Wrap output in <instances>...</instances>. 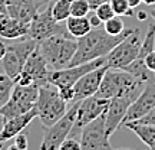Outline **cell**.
<instances>
[{
	"instance_id": "cell-1",
	"label": "cell",
	"mask_w": 155,
	"mask_h": 150,
	"mask_svg": "<svg viewBox=\"0 0 155 150\" xmlns=\"http://www.w3.org/2000/svg\"><path fill=\"white\" fill-rule=\"evenodd\" d=\"M134 29H125L121 35H109L104 28H92L91 32L85 36L78 39V48L73 55L71 65H79L85 62L94 61L101 56H106L116 45L129 33H132Z\"/></svg>"
},
{
	"instance_id": "cell-2",
	"label": "cell",
	"mask_w": 155,
	"mask_h": 150,
	"mask_svg": "<svg viewBox=\"0 0 155 150\" xmlns=\"http://www.w3.org/2000/svg\"><path fill=\"white\" fill-rule=\"evenodd\" d=\"M38 48L50 69H63L71 65L78 48V40L69 33H58L39 42Z\"/></svg>"
},
{
	"instance_id": "cell-3",
	"label": "cell",
	"mask_w": 155,
	"mask_h": 150,
	"mask_svg": "<svg viewBox=\"0 0 155 150\" xmlns=\"http://www.w3.org/2000/svg\"><path fill=\"white\" fill-rule=\"evenodd\" d=\"M66 101L59 94V91L53 84L46 82L39 87L38 100L35 104V108L38 111V117L40 123L43 124V128L53 126L63 114L68 111Z\"/></svg>"
},
{
	"instance_id": "cell-4",
	"label": "cell",
	"mask_w": 155,
	"mask_h": 150,
	"mask_svg": "<svg viewBox=\"0 0 155 150\" xmlns=\"http://www.w3.org/2000/svg\"><path fill=\"white\" fill-rule=\"evenodd\" d=\"M38 94H39L38 84H30V85L15 84L9 100L0 107L2 121H6V120H9L12 117L20 116V114L30 111L35 107V104H36Z\"/></svg>"
},
{
	"instance_id": "cell-5",
	"label": "cell",
	"mask_w": 155,
	"mask_h": 150,
	"mask_svg": "<svg viewBox=\"0 0 155 150\" xmlns=\"http://www.w3.org/2000/svg\"><path fill=\"white\" fill-rule=\"evenodd\" d=\"M144 87L145 84L144 85H137V87L128 89V91L116 95V97H112L109 100V106H108V110L105 113V131L109 139H111L112 134L121 127L122 121H124V118L128 113V108L135 101V98L141 94Z\"/></svg>"
},
{
	"instance_id": "cell-6",
	"label": "cell",
	"mask_w": 155,
	"mask_h": 150,
	"mask_svg": "<svg viewBox=\"0 0 155 150\" xmlns=\"http://www.w3.org/2000/svg\"><path fill=\"white\" fill-rule=\"evenodd\" d=\"M36 46L38 42L29 36L20 38V40L13 42L10 45H6V54L2 59L6 75H9L15 81V78L22 72L28 58L36 49Z\"/></svg>"
},
{
	"instance_id": "cell-7",
	"label": "cell",
	"mask_w": 155,
	"mask_h": 150,
	"mask_svg": "<svg viewBox=\"0 0 155 150\" xmlns=\"http://www.w3.org/2000/svg\"><path fill=\"white\" fill-rule=\"evenodd\" d=\"M79 101L81 100H75L62 118H59L53 126L45 128V136L42 140V145H40L42 150H59L62 141L72 133L73 127H75Z\"/></svg>"
},
{
	"instance_id": "cell-8",
	"label": "cell",
	"mask_w": 155,
	"mask_h": 150,
	"mask_svg": "<svg viewBox=\"0 0 155 150\" xmlns=\"http://www.w3.org/2000/svg\"><path fill=\"white\" fill-rule=\"evenodd\" d=\"M141 44H142L141 30L134 29L132 33H129L127 38L122 39L106 55V65L111 69H122L124 67L129 65L132 61L137 59L141 49Z\"/></svg>"
},
{
	"instance_id": "cell-9",
	"label": "cell",
	"mask_w": 155,
	"mask_h": 150,
	"mask_svg": "<svg viewBox=\"0 0 155 150\" xmlns=\"http://www.w3.org/2000/svg\"><path fill=\"white\" fill-rule=\"evenodd\" d=\"M144 81H141L138 78H135L132 74L127 72V71H112L111 68L106 69L105 75L102 78V82L99 85V89L95 95H98L101 98L105 100H111L112 97L125 92L128 89L134 88L137 85H144Z\"/></svg>"
},
{
	"instance_id": "cell-10",
	"label": "cell",
	"mask_w": 155,
	"mask_h": 150,
	"mask_svg": "<svg viewBox=\"0 0 155 150\" xmlns=\"http://www.w3.org/2000/svg\"><path fill=\"white\" fill-rule=\"evenodd\" d=\"M58 33H69L66 29V25L62 26L61 22H56L52 15V2L45 5V9H39L36 16L32 19L29 25V38H32L36 42H42L49 36Z\"/></svg>"
},
{
	"instance_id": "cell-11",
	"label": "cell",
	"mask_w": 155,
	"mask_h": 150,
	"mask_svg": "<svg viewBox=\"0 0 155 150\" xmlns=\"http://www.w3.org/2000/svg\"><path fill=\"white\" fill-rule=\"evenodd\" d=\"M106 64V56L96 58L94 61L73 65V67H66L63 69H52L48 77V82L53 84L58 89L61 88H73V85L76 84L79 78L85 75L86 72L92 71L95 68H99Z\"/></svg>"
},
{
	"instance_id": "cell-12",
	"label": "cell",
	"mask_w": 155,
	"mask_h": 150,
	"mask_svg": "<svg viewBox=\"0 0 155 150\" xmlns=\"http://www.w3.org/2000/svg\"><path fill=\"white\" fill-rule=\"evenodd\" d=\"M81 150H104L111 149L109 137L105 131V114L88 123L81 130Z\"/></svg>"
},
{
	"instance_id": "cell-13",
	"label": "cell",
	"mask_w": 155,
	"mask_h": 150,
	"mask_svg": "<svg viewBox=\"0 0 155 150\" xmlns=\"http://www.w3.org/2000/svg\"><path fill=\"white\" fill-rule=\"evenodd\" d=\"M109 106V100L101 98L98 95H91L83 100L79 101V107H78L76 113V120H75V127L72 130V136L76 131H81L82 127H85L88 123L94 121L95 118L99 116L105 114Z\"/></svg>"
},
{
	"instance_id": "cell-14",
	"label": "cell",
	"mask_w": 155,
	"mask_h": 150,
	"mask_svg": "<svg viewBox=\"0 0 155 150\" xmlns=\"http://www.w3.org/2000/svg\"><path fill=\"white\" fill-rule=\"evenodd\" d=\"M155 106V84L154 81H148L145 84L144 89L141 91V94L135 98L131 107L128 108V113L122 124L127 121H135L139 120L141 117H144L151 108ZM121 124V126H122Z\"/></svg>"
},
{
	"instance_id": "cell-15",
	"label": "cell",
	"mask_w": 155,
	"mask_h": 150,
	"mask_svg": "<svg viewBox=\"0 0 155 150\" xmlns=\"http://www.w3.org/2000/svg\"><path fill=\"white\" fill-rule=\"evenodd\" d=\"M108 65H102L99 68H95L92 71L86 72L85 75L79 78L76 84L73 85V91H75V100H83L86 97L95 95L99 89V85L102 82V78L105 75Z\"/></svg>"
},
{
	"instance_id": "cell-16",
	"label": "cell",
	"mask_w": 155,
	"mask_h": 150,
	"mask_svg": "<svg viewBox=\"0 0 155 150\" xmlns=\"http://www.w3.org/2000/svg\"><path fill=\"white\" fill-rule=\"evenodd\" d=\"M36 117H38V111L33 107L30 111L20 114V116L12 117L9 120L3 121V127L0 130V147H2V145L5 141L13 140L19 133H22L23 130L32 123V120L36 118Z\"/></svg>"
},
{
	"instance_id": "cell-17",
	"label": "cell",
	"mask_w": 155,
	"mask_h": 150,
	"mask_svg": "<svg viewBox=\"0 0 155 150\" xmlns=\"http://www.w3.org/2000/svg\"><path fill=\"white\" fill-rule=\"evenodd\" d=\"M22 71L25 74H28L29 77L33 79V82L38 84L39 87H40V85L48 82V77H49V72L52 69L49 68L46 59L43 58V55L40 54L39 48L36 46V49L28 58V61H26Z\"/></svg>"
},
{
	"instance_id": "cell-18",
	"label": "cell",
	"mask_w": 155,
	"mask_h": 150,
	"mask_svg": "<svg viewBox=\"0 0 155 150\" xmlns=\"http://www.w3.org/2000/svg\"><path fill=\"white\" fill-rule=\"evenodd\" d=\"M29 25L5 15L0 19V36L5 39H20L29 35Z\"/></svg>"
},
{
	"instance_id": "cell-19",
	"label": "cell",
	"mask_w": 155,
	"mask_h": 150,
	"mask_svg": "<svg viewBox=\"0 0 155 150\" xmlns=\"http://www.w3.org/2000/svg\"><path fill=\"white\" fill-rule=\"evenodd\" d=\"M119 128H128L139 137V140L147 145L151 150H155V124H144L138 121H127Z\"/></svg>"
},
{
	"instance_id": "cell-20",
	"label": "cell",
	"mask_w": 155,
	"mask_h": 150,
	"mask_svg": "<svg viewBox=\"0 0 155 150\" xmlns=\"http://www.w3.org/2000/svg\"><path fill=\"white\" fill-rule=\"evenodd\" d=\"M66 29L69 35H72L75 39H79L91 32L92 25L86 16H69L66 19Z\"/></svg>"
},
{
	"instance_id": "cell-21",
	"label": "cell",
	"mask_w": 155,
	"mask_h": 150,
	"mask_svg": "<svg viewBox=\"0 0 155 150\" xmlns=\"http://www.w3.org/2000/svg\"><path fill=\"white\" fill-rule=\"evenodd\" d=\"M71 2L72 0H55L52 2V15L56 22H66L71 16Z\"/></svg>"
},
{
	"instance_id": "cell-22",
	"label": "cell",
	"mask_w": 155,
	"mask_h": 150,
	"mask_svg": "<svg viewBox=\"0 0 155 150\" xmlns=\"http://www.w3.org/2000/svg\"><path fill=\"white\" fill-rule=\"evenodd\" d=\"M13 87H15V81L9 75L0 74V107L9 100Z\"/></svg>"
},
{
	"instance_id": "cell-23",
	"label": "cell",
	"mask_w": 155,
	"mask_h": 150,
	"mask_svg": "<svg viewBox=\"0 0 155 150\" xmlns=\"http://www.w3.org/2000/svg\"><path fill=\"white\" fill-rule=\"evenodd\" d=\"M104 29H105L109 35H114V36H115V35H121L122 32L125 30L121 16H114V17H111L109 20L104 22Z\"/></svg>"
},
{
	"instance_id": "cell-24",
	"label": "cell",
	"mask_w": 155,
	"mask_h": 150,
	"mask_svg": "<svg viewBox=\"0 0 155 150\" xmlns=\"http://www.w3.org/2000/svg\"><path fill=\"white\" fill-rule=\"evenodd\" d=\"M116 16H134V9L129 6L128 0H109Z\"/></svg>"
},
{
	"instance_id": "cell-25",
	"label": "cell",
	"mask_w": 155,
	"mask_h": 150,
	"mask_svg": "<svg viewBox=\"0 0 155 150\" xmlns=\"http://www.w3.org/2000/svg\"><path fill=\"white\" fill-rule=\"evenodd\" d=\"M92 10L86 0H72L71 2V16H88Z\"/></svg>"
},
{
	"instance_id": "cell-26",
	"label": "cell",
	"mask_w": 155,
	"mask_h": 150,
	"mask_svg": "<svg viewBox=\"0 0 155 150\" xmlns=\"http://www.w3.org/2000/svg\"><path fill=\"white\" fill-rule=\"evenodd\" d=\"M95 15L101 19V22L104 23L106 22V20H109L111 17L116 16L115 12H114V9H112V6L109 2H106V3H102V5H99L96 9H95Z\"/></svg>"
},
{
	"instance_id": "cell-27",
	"label": "cell",
	"mask_w": 155,
	"mask_h": 150,
	"mask_svg": "<svg viewBox=\"0 0 155 150\" xmlns=\"http://www.w3.org/2000/svg\"><path fill=\"white\" fill-rule=\"evenodd\" d=\"M15 145L9 146V150H26L29 147V141H28V136L23 133H19L15 137Z\"/></svg>"
},
{
	"instance_id": "cell-28",
	"label": "cell",
	"mask_w": 155,
	"mask_h": 150,
	"mask_svg": "<svg viewBox=\"0 0 155 150\" xmlns=\"http://www.w3.org/2000/svg\"><path fill=\"white\" fill-rule=\"evenodd\" d=\"M59 150H81V141L76 140L75 137H69L62 141Z\"/></svg>"
},
{
	"instance_id": "cell-29",
	"label": "cell",
	"mask_w": 155,
	"mask_h": 150,
	"mask_svg": "<svg viewBox=\"0 0 155 150\" xmlns=\"http://www.w3.org/2000/svg\"><path fill=\"white\" fill-rule=\"evenodd\" d=\"M6 5L7 6H35L36 5L39 7H42L36 0H6Z\"/></svg>"
},
{
	"instance_id": "cell-30",
	"label": "cell",
	"mask_w": 155,
	"mask_h": 150,
	"mask_svg": "<svg viewBox=\"0 0 155 150\" xmlns=\"http://www.w3.org/2000/svg\"><path fill=\"white\" fill-rule=\"evenodd\" d=\"M138 123H144V124H155V106L147 113L144 117H141L139 120H135Z\"/></svg>"
},
{
	"instance_id": "cell-31",
	"label": "cell",
	"mask_w": 155,
	"mask_h": 150,
	"mask_svg": "<svg viewBox=\"0 0 155 150\" xmlns=\"http://www.w3.org/2000/svg\"><path fill=\"white\" fill-rule=\"evenodd\" d=\"M145 65H147V68L150 69L151 72H155V49L154 51H151L148 55L145 56Z\"/></svg>"
},
{
	"instance_id": "cell-32",
	"label": "cell",
	"mask_w": 155,
	"mask_h": 150,
	"mask_svg": "<svg viewBox=\"0 0 155 150\" xmlns=\"http://www.w3.org/2000/svg\"><path fill=\"white\" fill-rule=\"evenodd\" d=\"M86 2L89 3L91 9H92V10H95V9H96V7H98L99 5H102V3H106V2H109V0H86Z\"/></svg>"
},
{
	"instance_id": "cell-33",
	"label": "cell",
	"mask_w": 155,
	"mask_h": 150,
	"mask_svg": "<svg viewBox=\"0 0 155 150\" xmlns=\"http://www.w3.org/2000/svg\"><path fill=\"white\" fill-rule=\"evenodd\" d=\"M89 22H91V25H92V28H99L101 25H102L101 19L96 16V15H94V16L89 17Z\"/></svg>"
},
{
	"instance_id": "cell-34",
	"label": "cell",
	"mask_w": 155,
	"mask_h": 150,
	"mask_svg": "<svg viewBox=\"0 0 155 150\" xmlns=\"http://www.w3.org/2000/svg\"><path fill=\"white\" fill-rule=\"evenodd\" d=\"M147 16H148V13H147L145 10L137 12V19H138L139 22H144V20H147Z\"/></svg>"
},
{
	"instance_id": "cell-35",
	"label": "cell",
	"mask_w": 155,
	"mask_h": 150,
	"mask_svg": "<svg viewBox=\"0 0 155 150\" xmlns=\"http://www.w3.org/2000/svg\"><path fill=\"white\" fill-rule=\"evenodd\" d=\"M0 15H7V5H6V0H0Z\"/></svg>"
},
{
	"instance_id": "cell-36",
	"label": "cell",
	"mask_w": 155,
	"mask_h": 150,
	"mask_svg": "<svg viewBox=\"0 0 155 150\" xmlns=\"http://www.w3.org/2000/svg\"><path fill=\"white\" fill-rule=\"evenodd\" d=\"M5 54H6V45L0 40V61L3 59V56H5Z\"/></svg>"
},
{
	"instance_id": "cell-37",
	"label": "cell",
	"mask_w": 155,
	"mask_h": 150,
	"mask_svg": "<svg viewBox=\"0 0 155 150\" xmlns=\"http://www.w3.org/2000/svg\"><path fill=\"white\" fill-rule=\"evenodd\" d=\"M128 3H129V6H131L132 9H135L137 6H139L142 3V0H128Z\"/></svg>"
},
{
	"instance_id": "cell-38",
	"label": "cell",
	"mask_w": 155,
	"mask_h": 150,
	"mask_svg": "<svg viewBox=\"0 0 155 150\" xmlns=\"http://www.w3.org/2000/svg\"><path fill=\"white\" fill-rule=\"evenodd\" d=\"M39 5L40 6H43V5H48V3H50V2H55V0H36Z\"/></svg>"
},
{
	"instance_id": "cell-39",
	"label": "cell",
	"mask_w": 155,
	"mask_h": 150,
	"mask_svg": "<svg viewBox=\"0 0 155 150\" xmlns=\"http://www.w3.org/2000/svg\"><path fill=\"white\" fill-rule=\"evenodd\" d=\"M142 3H145L147 6H152L155 5V0H142Z\"/></svg>"
},
{
	"instance_id": "cell-40",
	"label": "cell",
	"mask_w": 155,
	"mask_h": 150,
	"mask_svg": "<svg viewBox=\"0 0 155 150\" xmlns=\"http://www.w3.org/2000/svg\"><path fill=\"white\" fill-rule=\"evenodd\" d=\"M148 12H150V16L155 20V9H151V10H148Z\"/></svg>"
},
{
	"instance_id": "cell-41",
	"label": "cell",
	"mask_w": 155,
	"mask_h": 150,
	"mask_svg": "<svg viewBox=\"0 0 155 150\" xmlns=\"http://www.w3.org/2000/svg\"><path fill=\"white\" fill-rule=\"evenodd\" d=\"M3 16H5V15H0V19H2V17H3Z\"/></svg>"
}]
</instances>
